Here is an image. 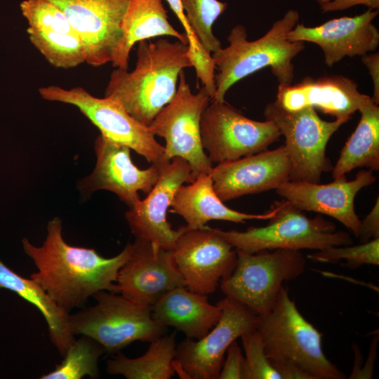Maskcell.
<instances>
[{
    "label": "cell",
    "instance_id": "1",
    "mask_svg": "<svg viewBox=\"0 0 379 379\" xmlns=\"http://www.w3.org/2000/svg\"><path fill=\"white\" fill-rule=\"evenodd\" d=\"M46 229L41 246L33 245L27 238L22 243L25 253L37 268L30 278L58 307L69 313L98 291L119 293L118 272L131 253L132 244L128 243L117 255L105 258L93 248L68 244L62 237V222L58 217L50 220Z\"/></svg>",
    "mask_w": 379,
    "mask_h": 379
},
{
    "label": "cell",
    "instance_id": "2",
    "mask_svg": "<svg viewBox=\"0 0 379 379\" xmlns=\"http://www.w3.org/2000/svg\"><path fill=\"white\" fill-rule=\"evenodd\" d=\"M188 44L161 38L138 43L133 70L115 68L105 97L117 100L141 124L149 126L174 97L180 73L192 67Z\"/></svg>",
    "mask_w": 379,
    "mask_h": 379
},
{
    "label": "cell",
    "instance_id": "3",
    "mask_svg": "<svg viewBox=\"0 0 379 379\" xmlns=\"http://www.w3.org/2000/svg\"><path fill=\"white\" fill-rule=\"evenodd\" d=\"M298 19V12L291 9L254 41L248 40L244 26H234L227 36L229 45L212 53L218 73L215 76L216 91L211 100L224 101L234 84L265 67H270L280 86L291 85L294 77L292 60L305 48V42L287 38Z\"/></svg>",
    "mask_w": 379,
    "mask_h": 379
},
{
    "label": "cell",
    "instance_id": "4",
    "mask_svg": "<svg viewBox=\"0 0 379 379\" xmlns=\"http://www.w3.org/2000/svg\"><path fill=\"white\" fill-rule=\"evenodd\" d=\"M256 329L271 362L293 364L313 379L346 378L326 357L322 334L301 314L284 285L272 309L258 315Z\"/></svg>",
    "mask_w": 379,
    "mask_h": 379
},
{
    "label": "cell",
    "instance_id": "5",
    "mask_svg": "<svg viewBox=\"0 0 379 379\" xmlns=\"http://www.w3.org/2000/svg\"><path fill=\"white\" fill-rule=\"evenodd\" d=\"M272 208L274 215L263 227L217 231L234 249L250 253L274 249L319 251L353 243L350 235L337 231L333 222L320 215L307 217L284 199L274 201Z\"/></svg>",
    "mask_w": 379,
    "mask_h": 379
},
{
    "label": "cell",
    "instance_id": "6",
    "mask_svg": "<svg viewBox=\"0 0 379 379\" xmlns=\"http://www.w3.org/2000/svg\"><path fill=\"white\" fill-rule=\"evenodd\" d=\"M92 297L95 305L69 314V328L74 335H86L98 342L105 353H119L137 340L151 343L167 331L153 319L151 308L121 294L100 291Z\"/></svg>",
    "mask_w": 379,
    "mask_h": 379
},
{
    "label": "cell",
    "instance_id": "7",
    "mask_svg": "<svg viewBox=\"0 0 379 379\" xmlns=\"http://www.w3.org/2000/svg\"><path fill=\"white\" fill-rule=\"evenodd\" d=\"M236 251L235 267L220 286L226 296L244 305L257 315L268 313L276 302L283 283L295 279L305 269L306 260L300 251Z\"/></svg>",
    "mask_w": 379,
    "mask_h": 379
},
{
    "label": "cell",
    "instance_id": "8",
    "mask_svg": "<svg viewBox=\"0 0 379 379\" xmlns=\"http://www.w3.org/2000/svg\"><path fill=\"white\" fill-rule=\"evenodd\" d=\"M265 120L272 121L285 138L284 145L291 162V180L319 182L324 173L333 166L326 157L327 143L345 119L327 121L311 107L288 112L276 101L264 109Z\"/></svg>",
    "mask_w": 379,
    "mask_h": 379
},
{
    "label": "cell",
    "instance_id": "9",
    "mask_svg": "<svg viewBox=\"0 0 379 379\" xmlns=\"http://www.w3.org/2000/svg\"><path fill=\"white\" fill-rule=\"evenodd\" d=\"M39 93L45 100L76 107L100 134L128 147L151 164L169 161L165 158L164 146L156 140L149 126L133 118L115 99L95 97L81 86L67 89L49 85L40 87Z\"/></svg>",
    "mask_w": 379,
    "mask_h": 379
},
{
    "label": "cell",
    "instance_id": "10",
    "mask_svg": "<svg viewBox=\"0 0 379 379\" xmlns=\"http://www.w3.org/2000/svg\"><path fill=\"white\" fill-rule=\"evenodd\" d=\"M210 100L204 86L197 93L192 92L182 71L173 98L148 126L155 136L164 139L166 159H185L191 167L193 179L201 173L209 174L213 168L202 146L200 131L201 117Z\"/></svg>",
    "mask_w": 379,
    "mask_h": 379
},
{
    "label": "cell",
    "instance_id": "11",
    "mask_svg": "<svg viewBox=\"0 0 379 379\" xmlns=\"http://www.w3.org/2000/svg\"><path fill=\"white\" fill-rule=\"evenodd\" d=\"M200 131L202 146L213 164L266 150L281 135L272 121L251 119L225 100H212L207 106Z\"/></svg>",
    "mask_w": 379,
    "mask_h": 379
},
{
    "label": "cell",
    "instance_id": "12",
    "mask_svg": "<svg viewBox=\"0 0 379 379\" xmlns=\"http://www.w3.org/2000/svg\"><path fill=\"white\" fill-rule=\"evenodd\" d=\"M222 309L218 323L203 338H186L176 345L173 366L182 378H218L230 345L244 333L256 329L258 315L226 296L217 302Z\"/></svg>",
    "mask_w": 379,
    "mask_h": 379
},
{
    "label": "cell",
    "instance_id": "13",
    "mask_svg": "<svg viewBox=\"0 0 379 379\" xmlns=\"http://www.w3.org/2000/svg\"><path fill=\"white\" fill-rule=\"evenodd\" d=\"M233 248L217 229L207 225L197 230L182 227L172 253L186 287L208 295L232 273L237 258Z\"/></svg>",
    "mask_w": 379,
    "mask_h": 379
},
{
    "label": "cell",
    "instance_id": "14",
    "mask_svg": "<svg viewBox=\"0 0 379 379\" xmlns=\"http://www.w3.org/2000/svg\"><path fill=\"white\" fill-rule=\"evenodd\" d=\"M96 164L92 173L80 180L79 190L84 195L98 190L115 194L129 208L140 200L139 192L148 194L157 182L164 164L145 169L131 160V149L99 134L95 140Z\"/></svg>",
    "mask_w": 379,
    "mask_h": 379
},
{
    "label": "cell",
    "instance_id": "15",
    "mask_svg": "<svg viewBox=\"0 0 379 379\" xmlns=\"http://www.w3.org/2000/svg\"><path fill=\"white\" fill-rule=\"evenodd\" d=\"M59 8L86 52V63L111 62L122 36V22L131 0H47Z\"/></svg>",
    "mask_w": 379,
    "mask_h": 379
},
{
    "label": "cell",
    "instance_id": "16",
    "mask_svg": "<svg viewBox=\"0 0 379 379\" xmlns=\"http://www.w3.org/2000/svg\"><path fill=\"white\" fill-rule=\"evenodd\" d=\"M194 180L190 164L175 157L163 164L159 178L144 199L126 212L125 217L135 239L146 240L172 251L182 227L174 230L167 220V213L178 189Z\"/></svg>",
    "mask_w": 379,
    "mask_h": 379
},
{
    "label": "cell",
    "instance_id": "17",
    "mask_svg": "<svg viewBox=\"0 0 379 379\" xmlns=\"http://www.w3.org/2000/svg\"><path fill=\"white\" fill-rule=\"evenodd\" d=\"M132 251L120 268L118 291L131 301L149 308L168 291L185 286L172 251L135 239Z\"/></svg>",
    "mask_w": 379,
    "mask_h": 379
},
{
    "label": "cell",
    "instance_id": "18",
    "mask_svg": "<svg viewBox=\"0 0 379 379\" xmlns=\"http://www.w3.org/2000/svg\"><path fill=\"white\" fill-rule=\"evenodd\" d=\"M375 178L372 170H361L352 180H347L345 175L327 184L289 180L276 191L302 211L316 212L335 218L358 237L361 220L354 209V199L362 188L373 184Z\"/></svg>",
    "mask_w": 379,
    "mask_h": 379
},
{
    "label": "cell",
    "instance_id": "19",
    "mask_svg": "<svg viewBox=\"0 0 379 379\" xmlns=\"http://www.w3.org/2000/svg\"><path fill=\"white\" fill-rule=\"evenodd\" d=\"M291 162L284 145L213 166L214 190L223 201L271 190L290 180Z\"/></svg>",
    "mask_w": 379,
    "mask_h": 379
},
{
    "label": "cell",
    "instance_id": "20",
    "mask_svg": "<svg viewBox=\"0 0 379 379\" xmlns=\"http://www.w3.org/2000/svg\"><path fill=\"white\" fill-rule=\"evenodd\" d=\"M378 14V9H368L360 15L331 19L315 27L298 22L287 38L316 44L323 51L326 65L332 67L346 56H362L377 49L379 32L373 20Z\"/></svg>",
    "mask_w": 379,
    "mask_h": 379
},
{
    "label": "cell",
    "instance_id": "21",
    "mask_svg": "<svg viewBox=\"0 0 379 379\" xmlns=\"http://www.w3.org/2000/svg\"><path fill=\"white\" fill-rule=\"evenodd\" d=\"M370 98L360 93L350 78L332 75L317 79L306 77L295 85H279L275 101L288 112L311 107L337 119L348 121Z\"/></svg>",
    "mask_w": 379,
    "mask_h": 379
},
{
    "label": "cell",
    "instance_id": "22",
    "mask_svg": "<svg viewBox=\"0 0 379 379\" xmlns=\"http://www.w3.org/2000/svg\"><path fill=\"white\" fill-rule=\"evenodd\" d=\"M171 213L183 218L186 230L201 229L211 220L244 223L248 220H269L274 209L264 214H251L233 210L224 204L216 194L210 174L201 173L188 185H182L171 204Z\"/></svg>",
    "mask_w": 379,
    "mask_h": 379
},
{
    "label": "cell",
    "instance_id": "23",
    "mask_svg": "<svg viewBox=\"0 0 379 379\" xmlns=\"http://www.w3.org/2000/svg\"><path fill=\"white\" fill-rule=\"evenodd\" d=\"M153 319L159 324L172 326L186 338L199 340L218 323L222 309L208 302V296L176 287L161 296L152 307Z\"/></svg>",
    "mask_w": 379,
    "mask_h": 379
},
{
    "label": "cell",
    "instance_id": "24",
    "mask_svg": "<svg viewBox=\"0 0 379 379\" xmlns=\"http://www.w3.org/2000/svg\"><path fill=\"white\" fill-rule=\"evenodd\" d=\"M121 29V39L111 62L114 68L128 69L131 51L141 41L168 36L188 44L186 34L179 32L169 22L162 0H131Z\"/></svg>",
    "mask_w": 379,
    "mask_h": 379
},
{
    "label": "cell",
    "instance_id": "25",
    "mask_svg": "<svg viewBox=\"0 0 379 379\" xmlns=\"http://www.w3.org/2000/svg\"><path fill=\"white\" fill-rule=\"evenodd\" d=\"M0 288L15 293L40 311L48 325L51 343L64 356L74 340L69 328V313L58 307L35 281L15 273L1 259Z\"/></svg>",
    "mask_w": 379,
    "mask_h": 379
},
{
    "label": "cell",
    "instance_id": "26",
    "mask_svg": "<svg viewBox=\"0 0 379 379\" xmlns=\"http://www.w3.org/2000/svg\"><path fill=\"white\" fill-rule=\"evenodd\" d=\"M359 111L360 120L331 170L333 179L359 167L379 169V107L371 98Z\"/></svg>",
    "mask_w": 379,
    "mask_h": 379
},
{
    "label": "cell",
    "instance_id": "27",
    "mask_svg": "<svg viewBox=\"0 0 379 379\" xmlns=\"http://www.w3.org/2000/svg\"><path fill=\"white\" fill-rule=\"evenodd\" d=\"M176 333L164 335L150 343L147 352L137 358L119 353L107 361V371L127 379H170L175 374Z\"/></svg>",
    "mask_w": 379,
    "mask_h": 379
},
{
    "label": "cell",
    "instance_id": "28",
    "mask_svg": "<svg viewBox=\"0 0 379 379\" xmlns=\"http://www.w3.org/2000/svg\"><path fill=\"white\" fill-rule=\"evenodd\" d=\"M27 31L32 44L52 66L67 69L86 62V48L77 34L30 27Z\"/></svg>",
    "mask_w": 379,
    "mask_h": 379
},
{
    "label": "cell",
    "instance_id": "29",
    "mask_svg": "<svg viewBox=\"0 0 379 379\" xmlns=\"http://www.w3.org/2000/svg\"><path fill=\"white\" fill-rule=\"evenodd\" d=\"M81 336L73 341L66 351L64 359L52 371L41 379H81L99 377L98 360L104 354L103 347L90 337Z\"/></svg>",
    "mask_w": 379,
    "mask_h": 379
},
{
    "label": "cell",
    "instance_id": "30",
    "mask_svg": "<svg viewBox=\"0 0 379 379\" xmlns=\"http://www.w3.org/2000/svg\"><path fill=\"white\" fill-rule=\"evenodd\" d=\"M187 22L195 38L211 54L222 48L213 32V25L227 8L218 0H181Z\"/></svg>",
    "mask_w": 379,
    "mask_h": 379
},
{
    "label": "cell",
    "instance_id": "31",
    "mask_svg": "<svg viewBox=\"0 0 379 379\" xmlns=\"http://www.w3.org/2000/svg\"><path fill=\"white\" fill-rule=\"evenodd\" d=\"M312 261L336 263L341 260L345 265L356 269L363 265H379V238L356 246H332L307 255Z\"/></svg>",
    "mask_w": 379,
    "mask_h": 379
},
{
    "label": "cell",
    "instance_id": "32",
    "mask_svg": "<svg viewBox=\"0 0 379 379\" xmlns=\"http://www.w3.org/2000/svg\"><path fill=\"white\" fill-rule=\"evenodd\" d=\"M20 10L28 27L76 34L63 12L47 0H24L20 4Z\"/></svg>",
    "mask_w": 379,
    "mask_h": 379
},
{
    "label": "cell",
    "instance_id": "33",
    "mask_svg": "<svg viewBox=\"0 0 379 379\" xmlns=\"http://www.w3.org/2000/svg\"><path fill=\"white\" fill-rule=\"evenodd\" d=\"M240 338L245 352L246 379H281L265 354L259 331L254 329Z\"/></svg>",
    "mask_w": 379,
    "mask_h": 379
},
{
    "label": "cell",
    "instance_id": "34",
    "mask_svg": "<svg viewBox=\"0 0 379 379\" xmlns=\"http://www.w3.org/2000/svg\"><path fill=\"white\" fill-rule=\"evenodd\" d=\"M188 53L192 65L195 69L197 77L201 80L212 100L216 91L215 79L216 66L212 54L201 45L197 50L189 49Z\"/></svg>",
    "mask_w": 379,
    "mask_h": 379
},
{
    "label": "cell",
    "instance_id": "35",
    "mask_svg": "<svg viewBox=\"0 0 379 379\" xmlns=\"http://www.w3.org/2000/svg\"><path fill=\"white\" fill-rule=\"evenodd\" d=\"M218 379H246V361L236 340L228 347Z\"/></svg>",
    "mask_w": 379,
    "mask_h": 379
},
{
    "label": "cell",
    "instance_id": "36",
    "mask_svg": "<svg viewBox=\"0 0 379 379\" xmlns=\"http://www.w3.org/2000/svg\"><path fill=\"white\" fill-rule=\"evenodd\" d=\"M361 243L379 238V199L366 218L361 221L358 237Z\"/></svg>",
    "mask_w": 379,
    "mask_h": 379
},
{
    "label": "cell",
    "instance_id": "37",
    "mask_svg": "<svg viewBox=\"0 0 379 379\" xmlns=\"http://www.w3.org/2000/svg\"><path fill=\"white\" fill-rule=\"evenodd\" d=\"M323 13L343 11L357 5H364L368 9L377 10L379 0H316Z\"/></svg>",
    "mask_w": 379,
    "mask_h": 379
},
{
    "label": "cell",
    "instance_id": "38",
    "mask_svg": "<svg viewBox=\"0 0 379 379\" xmlns=\"http://www.w3.org/2000/svg\"><path fill=\"white\" fill-rule=\"evenodd\" d=\"M361 60L368 69L373 83V95L371 98L375 104H379V53L362 55Z\"/></svg>",
    "mask_w": 379,
    "mask_h": 379
},
{
    "label": "cell",
    "instance_id": "39",
    "mask_svg": "<svg viewBox=\"0 0 379 379\" xmlns=\"http://www.w3.org/2000/svg\"><path fill=\"white\" fill-rule=\"evenodd\" d=\"M171 9L173 11L177 18L182 25L185 33L188 38V46L190 50L197 49L200 43L195 38L187 22V19L182 6L181 0H166Z\"/></svg>",
    "mask_w": 379,
    "mask_h": 379
},
{
    "label": "cell",
    "instance_id": "40",
    "mask_svg": "<svg viewBox=\"0 0 379 379\" xmlns=\"http://www.w3.org/2000/svg\"><path fill=\"white\" fill-rule=\"evenodd\" d=\"M281 379H313V378L297 366L286 363L271 362Z\"/></svg>",
    "mask_w": 379,
    "mask_h": 379
}]
</instances>
